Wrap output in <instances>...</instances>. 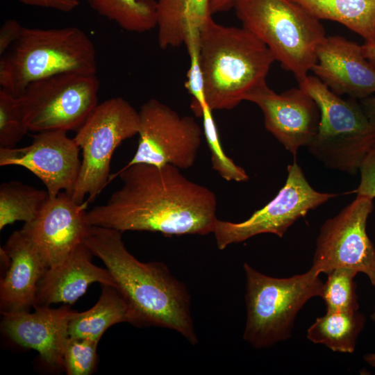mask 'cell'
I'll return each mask as SVG.
<instances>
[{
    "instance_id": "1",
    "label": "cell",
    "mask_w": 375,
    "mask_h": 375,
    "mask_svg": "<svg viewBox=\"0 0 375 375\" xmlns=\"http://www.w3.org/2000/svg\"><path fill=\"white\" fill-rule=\"evenodd\" d=\"M121 188L108 201L88 211L92 226L165 235L213 233L217 201L208 188L188 178L180 169L137 163L110 175Z\"/></svg>"
},
{
    "instance_id": "2",
    "label": "cell",
    "mask_w": 375,
    "mask_h": 375,
    "mask_svg": "<svg viewBox=\"0 0 375 375\" xmlns=\"http://www.w3.org/2000/svg\"><path fill=\"white\" fill-rule=\"evenodd\" d=\"M122 232L91 226L84 244L104 263L128 308V323L178 332L198 342L185 285L161 262H143L126 249Z\"/></svg>"
},
{
    "instance_id": "3",
    "label": "cell",
    "mask_w": 375,
    "mask_h": 375,
    "mask_svg": "<svg viewBox=\"0 0 375 375\" xmlns=\"http://www.w3.org/2000/svg\"><path fill=\"white\" fill-rule=\"evenodd\" d=\"M199 58L206 101L212 111L231 110L266 83L276 60L268 47L244 27L210 18L199 33Z\"/></svg>"
},
{
    "instance_id": "4",
    "label": "cell",
    "mask_w": 375,
    "mask_h": 375,
    "mask_svg": "<svg viewBox=\"0 0 375 375\" xmlns=\"http://www.w3.org/2000/svg\"><path fill=\"white\" fill-rule=\"evenodd\" d=\"M94 45L75 26H23L16 42L0 59V85L18 97L35 81L65 72L97 74Z\"/></svg>"
},
{
    "instance_id": "5",
    "label": "cell",
    "mask_w": 375,
    "mask_h": 375,
    "mask_svg": "<svg viewBox=\"0 0 375 375\" xmlns=\"http://www.w3.org/2000/svg\"><path fill=\"white\" fill-rule=\"evenodd\" d=\"M236 16L299 82L317 61L326 37L319 19L291 0H235Z\"/></svg>"
},
{
    "instance_id": "6",
    "label": "cell",
    "mask_w": 375,
    "mask_h": 375,
    "mask_svg": "<svg viewBox=\"0 0 375 375\" xmlns=\"http://www.w3.org/2000/svg\"><path fill=\"white\" fill-rule=\"evenodd\" d=\"M298 83L320 111L318 131L307 147L308 151L329 169L356 174L364 158L375 148V126L357 99H343L316 76L308 75Z\"/></svg>"
},
{
    "instance_id": "7",
    "label": "cell",
    "mask_w": 375,
    "mask_h": 375,
    "mask_svg": "<svg viewBox=\"0 0 375 375\" xmlns=\"http://www.w3.org/2000/svg\"><path fill=\"white\" fill-rule=\"evenodd\" d=\"M247 320L243 339L266 348L290 337L295 317L311 298L320 296L324 283L310 268L289 278L262 274L244 264Z\"/></svg>"
},
{
    "instance_id": "8",
    "label": "cell",
    "mask_w": 375,
    "mask_h": 375,
    "mask_svg": "<svg viewBox=\"0 0 375 375\" xmlns=\"http://www.w3.org/2000/svg\"><path fill=\"white\" fill-rule=\"evenodd\" d=\"M139 112L126 99L112 97L98 103L73 138L82 151L79 176L72 195L78 203L92 202L108 184L116 148L138 134Z\"/></svg>"
},
{
    "instance_id": "9",
    "label": "cell",
    "mask_w": 375,
    "mask_h": 375,
    "mask_svg": "<svg viewBox=\"0 0 375 375\" xmlns=\"http://www.w3.org/2000/svg\"><path fill=\"white\" fill-rule=\"evenodd\" d=\"M97 74L65 72L32 82L17 97L29 131H77L97 106Z\"/></svg>"
},
{
    "instance_id": "10",
    "label": "cell",
    "mask_w": 375,
    "mask_h": 375,
    "mask_svg": "<svg viewBox=\"0 0 375 375\" xmlns=\"http://www.w3.org/2000/svg\"><path fill=\"white\" fill-rule=\"evenodd\" d=\"M296 159L288 166L284 186L277 195L249 218L240 222L217 219L213 234L219 250L262 233L283 238L288 228L311 210L338 196L320 192L308 182Z\"/></svg>"
},
{
    "instance_id": "11",
    "label": "cell",
    "mask_w": 375,
    "mask_h": 375,
    "mask_svg": "<svg viewBox=\"0 0 375 375\" xmlns=\"http://www.w3.org/2000/svg\"><path fill=\"white\" fill-rule=\"evenodd\" d=\"M139 112L138 145L125 166L147 163L192 167L201 144L202 130L191 116L180 115L156 99H150Z\"/></svg>"
},
{
    "instance_id": "12",
    "label": "cell",
    "mask_w": 375,
    "mask_h": 375,
    "mask_svg": "<svg viewBox=\"0 0 375 375\" xmlns=\"http://www.w3.org/2000/svg\"><path fill=\"white\" fill-rule=\"evenodd\" d=\"M373 200L357 196L320 228L311 267L317 273L328 274L348 268L367 276L375 285V247L367 233L373 211Z\"/></svg>"
},
{
    "instance_id": "13",
    "label": "cell",
    "mask_w": 375,
    "mask_h": 375,
    "mask_svg": "<svg viewBox=\"0 0 375 375\" xmlns=\"http://www.w3.org/2000/svg\"><path fill=\"white\" fill-rule=\"evenodd\" d=\"M80 148L64 131L36 133L31 144L0 149V166L23 167L38 177L49 196L72 195L80 173Z\"/></svg>"
},
{
    "instance_id": "14",
    "label": "cell",
    "mask_w": 375,
    "mask_h": 375,
    "mask_svg": "<svg viewBox=\"0 0 375 375\" xmlns=\"http://www.w3.org/2000/svg\"><path fill=\"white\" fill-rule=\"evenodd\" d=\"M244 101L262 110L266 130L296 157L316 136L320 111L314 99L300 87L276 93L264 83L247 94Z\"/></svg>"
},
{
    "instance_id": "15",
    "label": "cell",
    "mask_w": 375,
    "mask_h": 375,
    "mask_svg": "<svg viewBox=\"0 0 375 375\" xmlns=\"http://www.w3.org/2000/svg\"><path fill=\"white\" fill-rule=\"evenodd\" d=\"M88 202L78 203L65 192L49 196L37 217L22 228L45 257L49 267L62 263L73 250L84 243L91 224Z\"/></svg>"
},
{
    "instance_id": "16",
    "label": "cell",
    "mask_w": 375,
    "mask_h": 375,
    "mask_svg": "<svg viewBox=\"0 0 375 375\" xmlns=\"http://www.w3.org/2000/svg\"><path fill=\"white\" fill-rule=\"evenodd\" d=\"M311 71L338 95L362 99L375 92V66L361 45L340 35L326 36Z\"/></svg>"
},
{
    "instance_id": "17",
    "label": "cell",
    "mask_w": 375,
    "mask_h": 375,
    "mask_svg": "<svg viewBox=\"0 0 375 375\" xmlns=\"http://www.w3.org/2000/svg\"><path fill=\"white\" fill-rule=\"evenodd\" d=\"M34 308L31 313L26 310L2 312V329L17 344L38 351L50 367L63 369L69 321L75 310L69 306Z\"/></svg>"
},
{
    "instance_id": "18",
    "label": "cell",
    "mask_w": 375,
    "mask_h": 375,
    "mask_svg": "<svg viewBox=\"0 0 375 375\" xmlns=\"http://www.w3.org/2000/svg\"><path fill=\"white\" fill-rule=\"evenodd\" d=\"M2 249L9 258L8 269L0 283L3 312L33 307L38 283L49 267L45 257L22 228L12 232Z\"/></svg>"
},
{
    "instance_id": "19",
    "label": "cell",
    "mask_w": 375,
    "mask_h": 375,
    "mask_svg": "<svg viewBox=\"0 0 375 375\" xmlns=\"http://www.w3.org/2000/svg\"><path fill=\"white\" fill-rule=\"evenodd\" d=\"M92 255L83 243L62 263L49 267L38 283L34 306H49L57 303L73 304L95 282L116 288L108 270L92 262Z\"/></svg>"
},
{
    "instance_id": "20",
    "label": "cell",
    "mask_w": 375,
    "mask_h": 375,
    "mask_svg": "<svg viewBox=\"0 0 375 375\" xmlns=\"http://www.w3.org/2000/svg\"><path fill=\"white\" fill-rule=\"evenodd\" d=\"M210 0H158V43L162 49L185 43L188 35L201 30L212 18Z\"/></svg>"
},
{
    "instance_id": "21",
    "label": "cell",
    "mask_w": 375,
    "mask_h": 375,
    "mask_svg": "<svg viewBox=\"0 0 375 375\" xmlns=\"http://www.w3.org/2000/svg\"><path fill=\"white\" fill-rule=\"evenodd\" d=\"M128 304L114 286L102 285L101 296L96 304L84 312L75 311L68 324L70 337L99 340L111 326L128 322Z\"/></svg>"
},
{
    "instance_id": "22",
    "label": "cell",
    "mask_w": 375,
    "mask_h": 375,
    "mask_svg": "<svg viewBox=\"0 0 375 375\" xmlns=\"http://www.w3.org/2000/svg\"><path fill=\"white\" fill-rule=\"evenodd\" d=\"M316 19L335 21L375 41V0H291Z\"/></svg>"
},
{
    "instance_id": "23",
    "label": "cell",
    "mask_w": 375,
    "mask_h": 375,
    "mask_svg": "<svg viewBox=\"0 0 375 375\" xmlns=\"http://www.w3.org/2000/svg\"><path fill=\"white\" fill-rule=\"evenodd\" d=\"M365 318L358 311H326L316 319L307 331V338L333 351L353 353Z\"/></svg>"
},
{
    "instance_id": "24",
    "label": "cell",
    "mask_w": 375,
    "mask_h": 375,
    "mask_svg": "<svg viewBox=\"0 0 375 375\" xmlns=\"http://www.w3.org/2000/svg\"><path fill=\"white\" fill-rule=\"evenodd\" d=\"M47 190H38L20 181H11L0 185V229L17 221L32 222L47 202Z\"/></svg>"
},
{
    "instance_id": "25",
    "label": "cell",
    "mask_w": 375,
    "mask_h": 375,
    "mask_svg": "<svg viewBox=\"0 0 375 375\" xmlns=\"http://www.w3.org/2000/svg\"><path fill=\"white\" fill-rule=\"evenodd\" d=\"M88 2L97 14L126 31L144 33L157 26L156 0H88Z\"/></svg>"
},
{
    "instance_id": "26",
    "label": "cell",
    "mask_w": 375,
    "mask_h": 375,
    "mask_svg": "<svg viewBox=\"0 0 375 375\" xmlns=\"http://www.w3.org/2000/svg\"><path fill=\"white\" fill-rule=\"evenodd\" d=\"M358 272L348 268H338L328 274L320 296L326 311L356 312L359 309L354 278Z\"/></svg>"
},
{
    "instance_id": "27",
    "label": "cell",
    "mask_w": 375,
    "mask_h": 375,
    "mask_svg": "<svg viewBox=\"0 0 375 375\" xmlns=\"http://www.w3.org/2000/svg\"><path fill=\"white\" fill-rule=\"evenodd\" d=\"M212 110L206 106L202 111L203 134L211 153L212 167L227 181L244 182L249 180L245 170L237 165L223 151Z\"/></svg>"
},
{
    "instance_id": "28",
    "label": "cell",
    "mask_w": 375,
    "mask_h": 375,
    "mask_svg": "<svg viewBox=\"0 0 375 375\" xmlns=\"http://www.w3.org/2000/svg\"><path fill=\"white\" fill-rule=\"evenodd\" d=\"M28 131L18 97L1 88L0 149L15 147Z\"/></svg>"
},
{
    "instance_id": "29",
    "label": "cell",
    "mask_w": 375,
    "mask_h": 375,
    "mask_svg": "<svg viewBox=\"0 0 375 375\" xmlns=\"http://www.w3.org/2000/svg\"><path fill=\"white\" fill-rule=\"evenodd\" d=\"M99 340L69 336L63 351V369L67 375L92 374L97 364Z\"/></svg>"
},
{
    "instance_id": "30",
    "label": "cell",
    "mask_w": 375,
    "mask_h": 375,
    "mask_svg": "<svg viewBox=\"0 0 375 375\" xmlns=\"http://www.w3.org/2000/svg\"><path fill=\"white\" fill-rule=\"evenodd\" d=\"M199 33V30L190 32L184 43L190 57V67L187 72L185 87L191 96L192 111L196 116L201 117L203 109L208 104L200 66Z\"/></svg>"
},
{
    "instance_id": "31",
    "label": "cell",
    "mask_w": 375,
    "mask_h": 375,
    "mask_svg": "<svg viewBox=\"0 0 375 375\" xmlns=\"http://www.w3.org/2000/svg\"><path fill=\"white\" fill-rule=\"evenodd\" d=\"M358 171L360 174L359 184L351 192L373 200L375 198V148L364 158Z\"/></svg>"
},
{
    "instance_id": "32",
    "label": "cell",
    "mask_w": 375,
    "mask_h": 375,
    "mask_svg": "<svg viewBox=\"0 0 375 375\" xmlns=\"http://www.w3.org/2000/svg\"><path fill=\"white\" fill-rule=\"evenodd\" d=\"M23 26L16 19L6 20L0 28V55H3L19 38Z\"/></svg>"
},
{
    "instance_id": "33",
    "label": "cell",
    "mask_w": 375,
    "mask_h": 375,
    "mask_svg": "<svg viewBox=\"0 0 375 375\" xmlns=\"http://www.w3.org/2000/svg\"><path fill=\"white\" fill-rule=\"evenodd\" d=\"M20 3L39 8L53 9L69 12L79 6L78 0H17Z\"/></svg>"
},
{
    "instance_id": "34",
    "label": "cell",
    "mask_w": 375,
    "mask_h": 375,
    "mask_svg": "<svg viewBox=\"0 0 375 375\" xmlns=\"http://www.w3.org/2000/svg\"><path fill=\"white\" fill-rule=\"evenodd\" d=\"M370 123L375 126V96H369L359 101Z\"/></svg>"
},
{
    "instance_id": "35",
    "label": "cell",
    "mask_w": 375,
    "mask_h": 375,
    "mask_svg": "<svg viewBox=\"0 0 375 375\" xmlns=\"http://www.w3.org/2000/svg\"><path fill=\"white\" fill-rule=\"evenodd\" d=\"M235 0H210V10L212 15L226 11L233 8Z\"/></svg>"
},
{
    "instance_id": "36",
    "label": "cell",
    "mask_w": 375,
    "mask_h": 375,
    "mask_svg": "<svg viewBox=\"0 0 375 375\" xmlns=\"http://www.w3.org/2000/svg\"><path fill=\"white\" fill-rule=\"evenodd\" d=\"M361 49L365 57L375 66V41L365 42Z\"/></svg>"
},
{
    "instance_id": "37",
    "label": "cell",
    "mask_w": 375,
    "mask_h": 375,
    "mask_svg": "<svg viewBox=\"0 0 375 375\" xmlns=\"http://www.w3.org/2000/svg\"><path fill=\"white\" fill-rule=\"evenodd\" d=\"M363 358L369 365L375 367V353H367Z\"/></svg>"
},
{
    "instance_id": "38",
    "label": "cell",
    "mask_w": 375,
    "mask_h": 375,
    "mask_svg": "<svg viewBox=\"0 0 375 375\" xmlns=\"http://www.w3.org/2000/svg\"><path fill=\"white\" fill-rule=\"evenodd\" d=\"M375 286V285H374ZM371 318L375 321V309H374V311L373 312V314L371 315Z\"/></svg>"
}]
</instances>
